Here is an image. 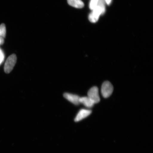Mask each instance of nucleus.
I'll list each match as a JSON object with an SVG mask.
<instances>
[{"label":"nucleus","instance_id":"nucleus-4","mask_svg":"<svg viewBox=\"0 0 153 153\" xmlns=\"http://www.w3.org/2000/svg\"><path fill=\"white\" fill-rule=\"evenodd\" d=\"M88 95L95 104L100 102V99L99 94V89L97 87H93L91 88L88 92Z\"/></svg>","mask_w":153,"mask_h":153},{"label":"nucleus","instance_id":"nucleus-5","mask_svg":"<svg viewBox=\"0 0 153 153\" xmlns=\"http://www.w3.org/2000/svg\"><path fill=\"white\" fill-rule=\"evenodd\" d=\"M91 113V111L85 109H82L79 111L74 118V121L79 122L88 117Z\"/></svg>","mask_w":153,"mask_h":153},{"label":"nucleus","instance_id":"nucleus-3","mask_svg":"<svg viewBox=\"0 0 153 153\" xmlns=\"http://www.w3.org/2000/svg\"><path fill=\"white\" fill-rule=\"evenodd\" d=\"M102 8L98 5H97L94 9L89 16V20L92 23L96 22L98 20L101 15H103Z\"/></svg>","mask_w":153,"mask_h":153},{"label":"nucleus","instance_id":"nucleus-8","mask_svg":"<svg viewBox=\"0 0 153 153\" xmlns=\"http://www.w3.org/2000/svg\"><path fill=\"white\" fill-rule=\"evenodd\" d=\"M68 4L76 8H82L84 4L81 0H67Z\"/></svg>","mask_w":153,"mask_h":153},{"label":"nucleus","instance_id":"nucleus-10","mask_svg":"<svg viewBox=\"0 0 153 153\" xmlns=\"http://www.w3.org/2000/svg\"><path fill=\"white\" fill-rule=\"evenodd\" d=\"M98 1L99 0H91L89 5L90 9L93 10L96 7Z\"/></svg>","mask_w":153,"mask_h":153},{"label":"nucleus","instance_id":"nucleus-6","mask_svg":"<svg viewBox=\"0 0 153 153\" xmlns=\"http://www.w3.org/2000/svg\"><path fill=\"white\" fill-rule=\"evenodd\" d=\"M64 97L67 100L74 105H77L80 104L79 101L80 97L79 96L73 94H72L65 93L64 94Z\"/></svg>","mask_w":153,"mask_h":153},{"label":"nucleus","instance_id":"nucleus-11","mask_svg":"<svg viewBox=\"0 0 153 153\" xmlns=\"http://www.w3.org/2000/svg\"><path fill=\"white\" fill-rule=\"evenodd\" d=\"M4 43V38L0 37V45H3Z\"/></svg>","mask_w":153,"mask_h":153},{"label":"nucleus","instance_id":"nucleus-9","mask_svg":"<svg viewBox=\"0 0 153 153\" xmlns=\"http://www.w3.org/2000/svg\"><path fill=\"white\" fill-rule=\"evenodd\" d=\"M6 33V30L5 25L2 24L0 25V37L4 38Z\"/></svg>","mask_w":153,"mask_h":153},{"label":"nucleus","instance_id":"nucleus-1","mask_svg":"<svg viewBox=\"0 0 153 153\" xmlns=\"http://www.w3.org/2000/svg\"><path fill=\"white\" fill-rule=\"evenodd\" d=\"M17 57L15 54L11 55L7 59L4 66V71L6 74H9L13 70L16 64Z\"/></svg>","mask_w":153,"mask_h":153},{"label":"nucleus","instance_id":"nucleus-12","mask_svg":"<svg viewBox=\"0 0 153 153\" xmlns=\"http://www.w3.org/2000/svg\"><path fill=\"white\" fill-rule=\"evenodd\" d=\"M112 0H105V2L108 5H110L111 3Z\"/></svg>","mask_w":153,"mask_h":153},{"label":"nucleus","instance_id":"nucleus-7","mask_svg":"<svg viewBox=\"0 0 153 153\" xmlns=\"http://www.w3.org/2000/svg\"><path fill=\"white\" fill-rule=\"evenodd\" d=\"M79 101L80 103L83 104L86 108H92L95 104L88 97H80Z\"/></svg>","mask_w":153,"mask_h":153},{"label":"nucleus","instance_id":"nucleus-2","mask_svg":"<svg viewBox=\"0 0 153 153\" xmlns=\"http://www.w3.org/2000/svg\"><path fill=\"white\" fill-rule=\"evenodd\" d=\"M113 91V86L110 82L105 81L103 83L101 88V94L103 97L107 98L110 97Z\"/></svg>","mask_w":153,"mask_h":153}]
</instances>
